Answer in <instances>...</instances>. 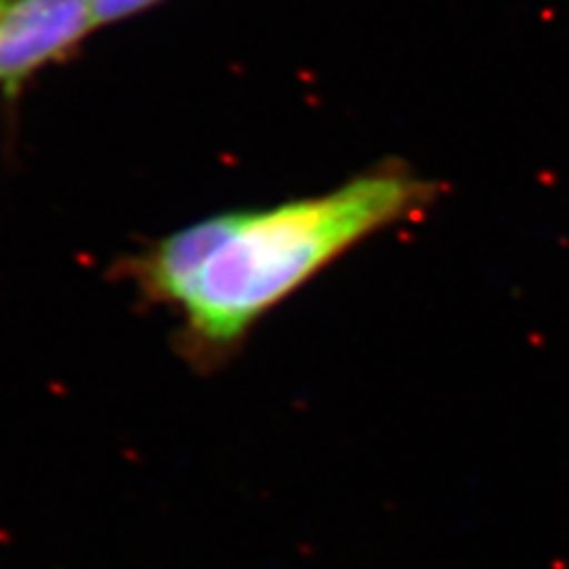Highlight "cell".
<instances>
[{"mask_svg": "<svg viewBox=\"0 0 569 569\" xmlns=\"http://www.w3.org/2000/svg\"><path fill=\"white\" fill-rule=\"evenodd\" d=\"M439 194L406 167H380L323 194L213 213L123 259L117 271L142 301L178 318L176 349L213 372L284 299L356 244L411 221Z\"/></svg>", "mask_w": 569, "mask_h": 569, "instance_id": "obj_1", "label": "cell"}, {"mask_svg": "<svg viewBox=\"0 0 569 569\" xmlns=\"http://www.w3.org/2000/svg\"><path fill=\"white\" fill-rule=\"evenodd\" d=\"M96 27L93 0H10L0 14V86L17 88Z\"/></svg>", "mask_w": 569, "mask_h": 569, "instance_id": "obj_2", "label": "cell"}, {"mask_svg": "<svg viewBox=\"0 0 569 569\" xmlns=\"http://www.w3.org/2000/svg\"><path fill=\"white\" fill-rule=\"evenodd\" d=\"M93 3H96L98 24H110V22L127 20V17L162 3V0H93Z\"/></svg>", "mask_w": 569, "mask_h": 569, "instance_id": "obj_3", "label": "cell"}, {"mask_svg": "<svg viewBox=\"0 0 569 569\" xmlns=\"http://www.w3.org/2000/svg\"><path fill=\"white\" fill-rule=\"evenodd\" d=\"M8 3H10V0H0V14H3V10L8 8Z\"/></svg>", "mask_w": 569, "mask_h": 569, "instance_id": "obj_4", "label": "cell"}]
</instances>
